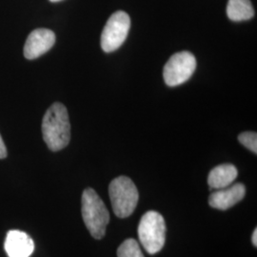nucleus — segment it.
<instances>
[{
	"label": "nucleus",
	"mask_w": 257,
	"mask_h": 257,
	"mask_svg": "<svg viewBox=\"0 0 257 257\" xmlns=\"http://www.w3.org/2000/svg\"><path fill=\"white\" fill-rule=\"evenodd\" d=\"M42 135L48 148L58 152L68 146L71 139V124L67 108L62 103L55 102L44 114Z\"/></svg>",
	"instance_id": "nucleus-1"
},
{
	"label": "nucleus",
	"mask_w": 257,
	"mask_h": 257,
	"mask_svg": "<svg viewBox=\"0 0 257 257\" xmlns=\"http://www.w3.org/2000/svg\"><path fill=\"white\" fill-rule=\"evenodd\" d=\"M83 221L93 238L105 236L110 222V213L93 189H86L82 194Z\"/></svg>",
	"instance_id": "nucleus-2"
},
{
	"label": "nucleus",
	"mask_w": 257,
	"mask_h": 257,
	"mask_svg": "<svg viewBox=\"0 0 257 257\" xmlns=\"http://www.w3.org/2000/svg\"><path fill=\"white\" fill-rule=\"evenodd\" d=\"M111 206L114 214L119 218L128 217L138 206V189L127 176L114 178L109 186Z\"/></svg>",
	"instance_id": "nucleus-3"
},
{
	"label": "nucleus",
	"mask_w": 257,
	"mask_h": 257,
	"mask_svg": "<svg viewBox=\"0 0 257 257\" xmlns=\"http://www.w3.org/2000/svg\"><path fill=\"white\" fill-rule=\"evenodd\" d=\"M138 238L150 254L162 249L165 245L166 224L159 212L147 211L142 216L138 225Z\"/></svg>",
	"instance_id": "nucleus-4"
},
{
	"label": "nucleus",
	"mask_w": 257,
	"mask_h": 257,
	"mask_svg": "<svg viewBox=\"0 0 257 257\" xmlns=\"http://www.w3.org/2000/svg\"><path fill=\"white\" fill-rule=\"evenodd\" d=\"M130 28L131 19L127 13L117 11L112 14L102 31V50L105 53L116 51L128 37Z\"/></svg>",
	"instance_id": "nucleus-5"
},
{
	"label": "nucleus",
	"mask_w": 257,
	"mask_h": 257,
	"mask_svg": "<svg viewBox=\"0 0 257 257\" xmlns=\"http://www.w3.org/2000/svg\"><path fill=\"white\" fill-rule=\"evenodd\" d=\"M196 68V59L194 55L184 51L176 53L170 57L163 70L165 83L170 87L179 86L188 81Z\"/></svg>",
	"instance_id": "nucleus-6"
},
{
	"label": "nucleus",
	"mask_w": 257,
	"mask_h": 257,
	"mask_svg": "<svg viewBox=\"0 0 257 257\" xmlns=\"http://www.w3.org/2000/svg\"><path fill=\"white\" fill-rule=\"evenodd\" d=\"M55 43V33L49 29H37L28 37L24 46V56L33 60L49 52Z\"/></svg>",
	"instance_id": "nucleus-7"
},
{
	"label": "nucleus",
	"mask_w": 257,
	"mask_h": 257,
	"mask_svg": "<svg viewBox=\"0 0 257 257\" xmlns=\"http://www.w3.org/2000/svg\"><path fill=\"white\" fill-rule=\"evenodd\" d=\"M245 194V186L241 183L234 184L211 193L209 197V204L214 209L226 211L240 202Z\"/></svg>",
	"instance_id": "nucleus-8"
},
{
	"label": "nucleus",
	"mask_w": 257,
	"mask_h": 257,
	"mask_svg": "<svg viewBox=\"0 0 257 257\" xmlns=\"http://www.w3.org/2000/svg\"><path fill=\"white\" fill-rule=\"evenodd\" d=\"M5 249L9 257H30L35 249V244L27 233L10 230L5 240Z\"/></svg>",
	"instance_id": "nucleus-9"
},
{
	"label": "nucleus",
	"mask_w": 257,
	"mask_h": 257,
	"mask_svg": "<svg viewBox=\"0 0 257 257\" xmlns=\"http://www.w3.org/2000/svg\"><path fill=\"white\" fill-rule=\"evenodd\" d=\"M238 171L232 164H221L213 168L208 176V184L211 190H221L233 183Z\"/></svg>",
	"instance_id": "nucleus-10"
},
{
	"label": "nucleus",
	"mask_w": 257,
	"mask_h": 257,
	"mask_svg": "<svg viewBox=\"0 0 257 257\" xmlns=\"http://www.w3.org/2000/svg\"><path fill=\"white\" fill-rule=\"evenodd\" d=\"M227 15L230 20L240 22L252 19L254 10L250 0H229Z\"/></svg>",
	"instance_id": "nucleus-11"
},
{
	"label": "nucleus",
	"mask_w": 257,
	"mask_h": 257,
	"mask_svg": "<svg viewBox=\"0 0 257 257\" xmlns=\"http://www.w3.org/2000/svg\"><path fill=\"white\" fill-rule=\"evenodd\" d=\"M118 257H144L138 241L135 239L125 240L117 249Z\"/></svg>",
	"instance_id": "nucleus-12"
},
{
	"label": "nucleus",
	"mask_w": 257,
	"mask_h": 257,
	"mask_svg": "<svg viewBox=\"0 0 257 257\" xmlns=\"http://www.w3.org/2000/svg\"><path fill=\"white\" fill-rule=\"evenodd\" d=\"M238 141L253 154H257V135L254 132H245L238 136Z\"/></svg>",
	"instance_id": "nucleus-13"
},
{
	"label": "nucleus",
	"mask_w": 257,
	"mask_h": 257,
	"mask_svg": "<svg viewBox=\"0 0 257 257\" xmlns=\"http://www.w3.org/2000/svg\"><path fill=\"white\" fill-rule=\"evenodd\" d=\"M7 156V149L5 146V143L2 139V137L0 135V159H3Z\"/></svg>",
	"instance_id": "nucleus-14"
},
{
	"label": "nucleus",
	"mask_w": 257,
	"mask_h": 257,
	"mask_svg": "<svg viewBox=\"0 0 257 257\" xmlns=\"http://www.w3.org/2000/svg\"><path fill=\"white\" fill-rule=\"evenodd\" d=\"M251 242L253 244L254 247L257 246V229L253 230V233H252V236H251Z\"/></svg>",
	"instance_id": "nucleus-15"
},
{
	"label": "nucleus",
	"mask_w": 257,
	"mask_h": 257,
	"mask_svg": "<svg viewBox=\"0 0 257 257\" xmlns=\"http://www.w3.org/2000/svg\"><path fill=\"white\" fill-rule=\"evenodd\" d=\"M51 2H58V1H61V0H50Z\"/></svg>",
	"instance_id": "nucleus-16"
}]
</instances>
